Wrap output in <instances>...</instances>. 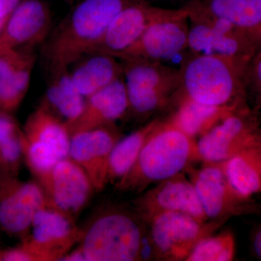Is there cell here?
Instances as JSON below:
<instances>
[{
	"label": "cell",
	"mask_w": 261,
	"mask_h": 261,
	"mask_svg": "<svg viewBox=\"0 0 261 261\" xmlns=\"http://www.w3.org/2000/svg\"><path fill=\"white\" fill-rule=\"evenodd\" d=\"M208 221L225 223L234 216L256 214L260 206L252 197L237 191L224 171L223 163H204L186 170Z\"/></svg>",
	"instance_id": "52a82bcc"
},
{
	"label": "cell",
	"mask_w": 261,
	"mask_h": 261,
	"mask_svg": "<svg viewBox=\"0 0 261 261\" xmlns=\"http://www.w3.org/2000/svg\"><path fill=\"white\" fill-rule=\"evenodd\" d=\"M47 207L45 195L37 182L20 181L0 172V228L10 236H28L38 211Z\"/></svg>",
	"instance_id": "7c38bea8"
},
{
	"label": "cell",
	"mask_w": 261,
	"mask_h": 261,
	"mask_svg": "<svg viewBox=\"0 0 261 261\" xmlns=\"http://www.w3.org/2000/svg\"><path fill=\"white\" fill-rule=\"evenodd\" d=\"M62 1L67 2V3H72L74 1V0H62Z\"/></svg>",
	"instance_id": "836d02e7"
},
{
	"label": "cell",
	"mask_w": 261,
	"mask_h": 261,
	"mask_svg": "<svg viewBox=\"0 0 261 261\" xmlns=\"http://www.w3.org/2000/svg\"><path fill=\"white\" fill-rule=\"evenodd\" d=\"M199 161L196 140L163 118L146 140L130 171L116 181L120 192L142 193L158 184L186 171Z\"/></svg>",
	"instance_id": "277c9868"
},
{
	"label": "cell",
	"mask_w": 261,
	"mask_h": 261,
	"mask_svg": "<svg viewBox=\"0 0 261 261\" xmlns=\"http://www.w3.org/2000/svg\"><path fill=\"white\" fill-rule=\"evenodd\" d=\"M147 224L151 260H186L194 247L202 238L214 233L224 224L199 220L181 213H166Z\"/></svg>",
	"instance_id": "8992f818"
},
{
	"label": "cell",
	"mask_w": 261,
	"mask_h": 261,
	"mask_svg": "<svg viewBox=\"0 0 261 261\" xmlns=\"http://www.w3.org/2000/svg\"><path fill=\"white\" fill-rule=\"evenodd\" d=\"M261 144V124L248 106L226 117L196 141L199 161L223 163Z\"/></svg>",
	"instance_id": "9c48e42d"
},
{
	"label": "cell",
	"mask_w": 261,
	"mask_h": 261,
	"mask_svg": "<svg viewBox=\"0 0 261 261\" xmlns=\"http://www.w3.org/2000/svg\"><path fill=\"white\" fill-rule=\"evenodd\" d=\"M128 111L123 77L86 98L83 111L74 121L65 124L70 137L99 127L115 125Z\"/></svg>",
	"instance_id": "ac0fdd59"
},
{
	"label": "cell",
	"mask_w": 261,
	"mask_h": 261,
	"mask_svg": "<svg viewBox=\"0 0 261 261\" xmlns=\"http://www.w3.org/2000/svg\"><path fill=\"white\" fill-rule=\"evenodd\" d=\"M190 20L186 8L171 13L146 29L138 40L118 57L120 61L163 62L188 51Z\"/></svg>",
	"instance_id": "30bf717a"
},
{
	"label": "cell",
	"mask_w": 261,
	"mask_h": 261,
	"mask_svg": "<svg viewBox=\"0 0 261 261\" xmlns=\"http://www.w3.org/2000/svg\"><path fill=\"white\" fill-rule=\"evenodd\" d=\"M250 60L189 51L179 68L182 97L216 107L248 106L245 73Z\"/></svg>",
	"instance_id": "7a4b0ae2"
},
{
	"label": "cell",
	"mask_w": 261,
	"mask_h": 261,
	"mask_svg": "<svg viewBox=\"0 0 261 261\" xmlns=\"http://www.w3.org/2000/svg\"><path fill=\"white\" fill-rule=\"evenodd\" d=\"M163 118H154L143 126L121 137L113 147L108 166V182L118 181L134 166L146 140Z\"/></svg>",
	"instance_id": "484cf974"
},
{
	"label": "cell",
	"mask_w": 261,
	"mask_h": 261,
	"mask_svg": "<svg viewBox=\"0 0 261 261\" xmlns=\"http://www.w3.org/2000/svg\"><path fill=\"white\" fill-rule=\"evenodd\" d=\"M86 98L75 88L69 68L50 69L49 82L40 106L67 124L83 111Z\"/></svg>",
	"instance_id": "44dd1931"
},
{
	"label": "cell",
	"mask_w": 261,
	"mask_h": 261,
	"mask_svg": "<svg viewBox=\"0 0 261 261\" xmlns=\"http://www.w3.org/2000/svg\"><path fill=\"white\" fill-rule=\"evenodd\" d=\"M22 0H0V20H8Z\"/></svg>",
	"instance_id": "f546056e"
},
{
	"label": "cell",
	"mask_w": 261,
	"mask_h": 261,
	"mask_svg": "<svg viewBox=\"0 0 261 261\" xmlns=\"http://www.w3.org/2000/svg\"><path fill=\"white\" fill-rule=\"evenodd\" d=\"M51 13L43 0H22L10 14L0 35V50L31 48L47 40L51 30Z\"/></svg>",
	"instance_id": "e0dca14e"
},
{
	"label": "cell",
	"mask_w": 261,
	"mask_h": 261,
	"mask_svg": "<svg viewBox=\"0 0 261 261\" xmlns=\"http://www.w3.org/2000/svg\"><path fill=\"white\" fill-rule=\"evenodd\" d=\"M31 230L20 245L36 261L61 260L82 237L75 219L48 207L36 213Z\"/></svg>",
	"instance_id": "8fae6325"
},
{
	"label": "cell",
	"mask_w": 261,
	"mask_h": 261,
	"mask_svg": "<svg viewBox=\"0 0 261 261\" xmlns=\"http://www.w3.org/2000/svg\"><path fill=\"white\" fill-rule=\"evenodd\" d=\"M139 0H82L49 34L44 56L49 70L69 68L89 54L123 8Z\"/></svg>",
	"instance_id": "6da1fadb"
},
{
	"label": "cell",
	"mask_w": 261,
	"mask_h": 261,
	"mask_svg": "<svg viewBox=\"0 0 261 261\" xmlns=\"http://www.w3.org/2000/svg\"><path fill=\"white\" fill-rule=\"evenodd\" d=\"M121 62L128 95V113L146 119L175 108L182 92L179 68L162 62Z\"/></svg>",
	"instance_id": "5b68a950"
},
{
	"label": "cell",
	"mask_w": 261,
	"mask_h": 261,
	"mask_svg": "<svg viewBox=\"0 0 261 261\" xmlns=\"http://www.w3.org/2000/svg\"><path fill=\"white\" fill-rule=\"evenodd\" d=\"M23 135L27 142L53 149L62 159L69 158L70 137L66 126L42 106L29 117Z\"/></svg>",
	"instance_id": "cb8c5ba5"
},
{
	"label": "cell",
	"mask_w": 261,
	"mask_h": 261,
	"mask_svg": "<svg viewBox=\"0 0 261 261\" xmlns=\"http://www.w3.org/2000/svg\"><path fill=\"white\" fill-rule=\"evenodd\" d=\"M186 10L190 20L189 51L250 60L260 50L256 34L252 31L224 19Z\"/></svg>",
	"instance_id": "ba28073f"
},
{
	"label": "cell",
	"mask_w": 261,
	"mask_h": 261,
	"mask_svg": "<svg viewBox=\"0 0 261 261\" xmlns=\"http://www.w3.org/2000/svg\"><path fill=\"white\" fill-rule=\"evenodd\" d=\"M236 253L234 236L231 231L212 233L202 238L187 257V261H231Z\"/></svg>",
	"instance_id": "83f0119b"
},
{
	"label": "cell",
	"mask_w": 261,
	"mask_h": 261,
	"mask_svg": "<svg viewBox=\"0 0 261 261\" xmlns=\"http://www.w3.org/2000/svg\"><path fill=\"white\" fill-rule=\"evenodd\" d=\"M35 57L32 51L0 50V111L18 107L28 91Z\"/></svg>",
	"instance_id": "d6986e66"
},
{
	"label": "cell",
	"mask_w": 261,
	"mask_h": 261,
	"mask_svg": "<svg viewBox=\"0 0 261 261\" xmlns=\"http://www.w3.org/2000/svg\"><path fill=\"white\" fill-rule=\"evenodd\" d=\"M79 243L86 261L151 260L147 224L134 209H104L82 228Z\"/></svg>",
	"instance_id": "3957f363"
},
{
	"label": "cell",
	"mask_w": 261,
	"mask_h": 261,
	"mask_svg": "<svg viewBox=\"0 0 261 261\" xmlns=\"http://www.w3.org/2000/svg\"><path fill=\"white\" fill-rule=\"evenodd\" d=\"M38 185L45 195L48 208L75 220L95 191L88 175L70 158L61 160Z\"/></svg>",
	"instance_id": "5bb4252c"
},
{
	"label": "cell",
	"mask_w": 261,
	"mask_h": 261,
	"mask_svg": "<svg viewBox=\"0 0 261 261\" xmlns=\"http://www.w3.org/2000/svg\"><path fill=\"white\" fill-rule=\"evenodd\" d=\"M252 253L261 260V224L254 230L251 236Z\"/></svg>",
	"instance_id": "4dcf8cb0"
},
{
	"label": "cell",
	"mask_w": 261,
	"mask_h": 261,
	"mask_svg": "<svg viewBox=\"0 0 261 261\" xmlns=\"http://www.w3.org/2000/svg\"><path fill=\"white\" fill-rule=\"evenodd\" d=\"M184 7L253 32L261 27V0H190Z\"/></svg>",
	"instance_id": "603a6c76"
},
{
	"label": "cell",
	"mask_w": 261,
	"mask_h": 261,
	"mask_svg": "<svg viewBox=\"0 0 261 261\" xmlns=\"http://www.w3.org/2000/svg\"><path fill=\"white\" fill-rule=\"evenodd\" d=\"M121 137L116 124L70 137L69 158L83 168L96 192L101 191L108 184V161L113 147Z\"/></svg>",
	"instance_id": "2e32d148"
},
{
	"label": "cell",
	"mask_w": 261,
	"mask_h": 261,
	"mask_svg": "<svg viewBox=\"0 0 261 261\" xmlns=\"http://www.w3.org/2000/svg\"><path fill=\"white\" fill-rule=\"evenodd\" d=\"M239 109L206 106L181 96L172 113L165 120L195 140Z\"/></svg>",
	"instance_id": "7402d4cb"
},
{
	"label": "cell",
	"mask_w": 261,
	"mask_h": 261,
	"mask_svg": "<svg viewBox=\"0 0 261 261\" xmlns=\"http://www.w3.org/2000/svg\"><path fill=\"white\" fill-rule=\"evenodd\" d=\"M134 210L146 223L160 214L181 213L205 222L208 221L193 184L183 172L156 184L134 201Z\"/></svg>",
	"instance_id": "4fadbf2b"
},
{
	"label": "cell",
	"mask_w": 261,
	"mask_h": 261,
	"mask_svg": "<svg viewBox=\"0 0 261 261\" xmlns=\"http://www.w3.org/2000/svg\"><path fill=\"white\" fill-rule=\"evenodd\" d=\"M145 1L149 2V3H150V1H152V0H145Z\"/></svg>",
	"instance_id": "e575fe53"
},
{
	"label": "cell",
	"mask_w": 261,
	"mask_h": 261,
	"mask_svg": "<svg viewBox=\"0 0 261 261\" xmlns=\"http://www.w3.org/2000/svg\"><path fill=\"white\" fill-rule=\"evenodd\" d=\"M23 132L8 113L0 112V172L16 176L23 160Z\"/></svg>",
	"instance_id": "4316f807"
},
{
	"label": "cell",
	"mask_w": 261,
	"mask_h": 261,
	"mask_svg": "<svg viewBox=\"0 0 261 261\" xmlns=\"http://www.w3.org/2000/svg\"><path fill=\"white\" fill-rule=\"evenodd\" d=\"M7 20H0V35H1L2 33H3V30H4Z\"/></svg>",
	"instance_id": "d6a6232c"
},
{
	"label": "cell",
	"mask_w": 261,
	"mask_h": 261,
	"mask_svg": "<svg viewBox=\"0 0 261 261\" xmlns=\"http://www.w3.org/2000/svg\"><path fill=\"white\" fill-rule=\"evenodd\" d=\"M70 67L75 88L85 98L123 77L121 61L104 53L85 55Z\"/></svg>",
	"instance_id": "ffe728a7"
},
{
	"label": "cell",
	"mask_w": 261,
	"mask_h": 261,
	"mask_svg": "<svg viewBox=\"0 0 261 261\" xmlns=\"http://www.w3.org/2000/svg\"><path fill=\"white\" fill-rule=\"evenodd\" d=\"M228 181L241 195L261 193V144L242 151L224 162Z\"/></svg>",
	"instance_id": "d4e9b609"
},
{
	"label": "cell",
	"mask_w": 261,
	"mask_h": 261,
	"mask_svg": "<svg viewBox=\"0 0 261 261\" xmlns=\"http://www.w3.org/2000/svg\"><path fill=\"white\" fill-rule=\"evenodd\" d=\"M171 10L154 6L145 0L128 5L113 18L90 53H104L118 58L138 40L151 24L169 14Z\"/></svg>",
	"instance_id": "9a60e30c"
},
{
	"label": "cell",
	"mask_w": 261,
	"mask_h": 261,
	"mask_svg": "<svg viewBox=\"0 0 261 261\" xmlns=\"http://www.w3.org/2000/svg\"><path fill=\"white\" fill-rule=\"evenodd\" d=\"M255 34H256V37L257 39H258L259 44H260V50L261 51V27L260 29H257V30L254 32Z\"/></svg>",
	"instance_id": "1f68e13d"
},
{
	"label": "cell",
	"mask_w": 261,
	"mask_h": 261,
	"mask_svg": "<svg viewBox=\"0 0 261 261\" xmlns=\"http://www.w3.org/2000/svg\"><path fill=\"white\" fill-rule=\"evenodd\" d=\"M245 88L247 102L261 124V51L250 60L245 73Z\"/></svg>",
	"instance_id": "f1b7e54d"
}]
</instances>
